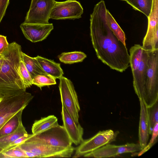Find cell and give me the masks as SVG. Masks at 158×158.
I'll return each instance as SVG.
<instances>
[{
    "label": "cell",
    "mask_w": 158,
    "mask_h": 158,
    "mask_svg": "<svg viewBox=\"0 0 158 158\" xmlns=\"http://www.w3.org/2000/svg\"><path fill=\"white\" fill-rule=\"evenodd\" d=\"M83 12L82 6L77 1H56L51 11L49 18L56 20L79 19L81 17Z\"/></svg>",
    "instance_id": "obj_10"
},
{
    "label": "cell",
    "mask_w": 158,
    "mask_h": 158,
    "mask_svg": "<svg viewBox=\"0 0 158 158\" xmlns=\"http://www.w3.org/2000/svg\"><path fill=\"white\" fill-rule=\"evenodd\" d=\"M21 60L32 79L38 75H48L42 69L35 57H31L22 52Z\"/></svg>",
    "instance_id": "obj_19"
},
{
    "label": "cell",
    "mask_w": 158,
    "mask_h": 158,
    "mask_svg": "<svg viewBox=\"0 0 158 158\" xmlns=\"http://www.w3.org/2000/svg\"><path fill=\"white\" fill-rule=\"evenodd\" d=\"M29 138L42 143L65 148L71 147L73 143L64 126L59 124L36 134H32Z\"/></svg>",
    "instance_id": "obj_8"
},
{
    "label": "cell",
    "mask_w": 158,
    "mask_h": 158,
    "mask_svg": "<svg viewBox=\"0 0 158 158\" xmlns=\"http://www.w3.org/2000/svg\"><path fill=\"white\" fill-rule=\"evenodd\" d=\"M25 37L32 42L46 39L53 29L52 23H29L23 22L20 26Z\"/></svg>",
    "instance_id": "obj_14"
},
{
    "label": "cell",
    "mask_w": 158,
    "mask_h": 158,
    "mask_svg": "<svg viewBox=\"0 0 158 158\" xmlns=\"http://www.w3.org/2000/svg\"><path fill=\"white\" fill-rule=\"evenodd\" d=\"M142 149L139 143H127L120 145L108 143L83 156L95 158L114 157L123 153L138 152Z\"/></svg>",
    "instance_id": "obj_12"
},
{
    "label": "cell",
    "mask_w": 158,
    "mask_h": 158,
    "mask_svg": "<svg viewBox=\"0 0 158 158\" xmlns=\"http://www.w3.org/2000/svg\"><path fill=\"white\" fill-rule=\"evenodd\" d=\"M130 66L133 78V86L139 99L143 100L148 66L149 51L135 44L129 50Z\"/></svg>",
    "instance_id": "obj_3"
},
{
    "label": "cell",
    "mask_w": 158,
    "mask_h": 158,
    "mask_svg": "<svg viewBox=\"0 0 158 158\" xmlns=\"http://www.w3.org/2000/svg\"><path fill=\"white\" fill-rule=\"evenodd\" d=\"M22 52L21 46L15 42L9 44L4 52L0 68V98L26 91L19 71Z\"/></svg>",
    "instance_id": "obj_2"
},
{
    "label": "cell",
    "mask_w": 158,
    "mask_h": 158,
    "mask_svg": "<svg viewBox=\"0 0 158 158\" xmlns=\"http://www.w3.org/2000/svg\"><path fill=\"white\" fill-rule=\"evenodd\" d=\"M59 79V88L61 103L75 122L78 123L80 107L73 83L70 80L63 76Z\"/></svg>",
    "instance_id": "obj_7"
},
{
    "label": "cell",
    "mask_w": 158,
    "mask_h": 158,
    "mask_svg": "<svg viewBox=\"0 0 158 158\" xmlns=\"http://www.w3.org/2000/svg\"><path fill=\"white\" fill-rule=\"evenodd\" d=\"M9 44L6 37L0 35V55L2 54L6 50Z\"/></svg>",
    "instance_id": "obj_32"
},
{
    "label": "cell",
    "mask_w": 158,
    "mask_h": 158,
    "mask_svg": "<svg viewBox=\"0 0 158 158\" xmlns=\"http://www.w3.org/2000/svg\"><path fill=\"white\" fill-rule=\"evenodd\" d=\"M140 113L139 129V143L143 149L147 145L150 130L147 113V106L141 99H139Z\"/></svg>",
    "instance_id": "obj_16"
},
{
    "label": "cell",
    "mask_w": 158,
    "mask_h": 158,
    "mask_svg": "<svg viewBox=\"0 0 158 158\" xmlns=\"http://www.w3.org/2000/svg\"><path fill=\"white\" fill-rule=\"evenodd\" d=\"M119 132L108 129L100 131L91 138L83 139L75 149L73 157L77 158L94 151L115 140Z\"/></svg>",
    "instance_id": "obj_9"
},
{
    "label": "cell",
    "mask_w": 158,
    "mask_h": 158,
    "mask_svg": "<svg viewBox=\"0 0 158 158\" xmlns=\"http://www.w3.org/2000/svg\"><path fill=\"white\" fill-rule=\"evenodd\" d=\"M10 0H0V23L6 13Z\"/></svg>",
    "instance_id": "obj_31"
},
{
    "label": "cell",
    "mask_w": 158,
    "mask_h": 158,
    "mask_svg": "<svg viewBox=\"0 0 158 158\" xmlns=\"http://www.w3.org/2000/svg\"><path fill=\"white\" fill-rule=\"evenodd\" d=\"M41 0H31L30 6H31L34 5L36 2Z\"/></svg>",
    "instance_id": "obj_33"
},
{
    "label": "cell",
    "mask_w": 158,
    "mask_h": 158,
    "mask_svg": "<svg viewBox=\"0 0 158 158\" xmlns=\"http://www.w3.org/2000/svg\"><path fill=\"white\" fill-rule=\"evenodd\" d=\"M35 58L42 69L48 75L59 79L63 76L64 72L60 63L39 56Z\"/></svg>",
    "instance_id": "obj_17"
},
{
    "label": "cell",
    "mask_w": 158,
    "mask_h": 158,
    "mask_svg": "<svg viewBox=\"0 0 158 158\" xmlns=\"http://www.w3.org/2000/svg\"><path fill=\"white\" fill-rule=\"evenodd\" d=\"M147 113L150 135L155 124L158 123V101L152 106L147 107Z\"/></svg>",
    "instance_id": "obj_26"
},
{
    "label": "cell",
    "mask_w": 158,
    "mask_h": 158,
    "mask_svg": "<svg viewBox=\"0 0 158 158\" xmlns=\"http://www.w3.org/2000/svg\"><path fill=\"white\" fill-rule=\"evenodd\" d=\"M23 150L34 153L36 158L70 157L75 148H65L42 143L27 138L18 145Z\"/></svg>",
    "instance_id": "obj_6"
},
{
    "label": "cell",
    "mask_w": 158,
    "mask_h": 158,
    "mask_svg": "<svg viewBox=\"0 0 158 158\" xmlns=\"http://www.w3.org/2000/svg\"><path fill=\"white\" fill-rule=\"evenodd\" d=\"M63 126L71 139L76 145L80 144L83 140V129L80 124L76 123L70 115L64 105L62 104L61 112Z\"/></svg>",
    "instance_id": "obj_15"
},
{
    "label": "cell",
    "mask_w": 158,
    "mask_h": 158,
    "mask_svg": "<svg viewBox=\"0 0 158 158\" xmlns=\"http://www.w3.org/2000/svg\"><path fill=\"white\" fill-rule=\"evenodd\" d=\"M136 10L143 13L147 17L152 8L153 0H125Z\"/></svg>",
    "instance_id": "obj_24"
},
{
    "label": "cell",
    "mask_w": 158,
    "mask_h": 158,
    "mask_svg": "<svg viewBox=\"0 0 158 158\" xmlns=\"http://www.w3.org/2000/svg\"><path fill=\"white\" fill-rule=\"evenodd\" d=\"M32 134L28 133L19 137L14 142L10 143L6 148L4 150L7 149L11 148L18 145L22 143L27 139L31 136Z\"/></svg>",
    "instance_id": "obj_30"
},
{
    "label": "cell",
    "mask_w": 158,
    "mask_h": 158,
    "mask_svg": "<svg viewBox=\"0 0 158 158\" xmlns=\"http://www.w3.org/2000/svg\"><path fill=\"white\" fill-rule=\"evenodd\" d=\"M107 10L103 0L94 8L90 18L91 42L98 58L111 69L122 73L130 66V55L126 45L110 28Z\"/></svg>",
    "instance_id": "obj_1"
},
{
    "label": "cell",
    "mask_w": 158,
    "mask_h": 158,
    "mask_svg": "<svg viewBox=\"0 0 158 158\" xmlns=\"http://www.w3.org/2000/svg\"><path fill=\"white\" fill-rule=\"evenodd\" d=\"M123 0V1H125V0Z\"/></svg>",
    "instance_id": "obj_35"
},
{
    "label": "cell",
    "mask_w": 158,
    "mask_h": 158,
    "mask_svg": "<svg viewBox=\"0 0 158 158\" xmlns=\"http://www.w3.org/2000/svg\"><path fill=\"white\" fill-rule=\"evenodd\" d=\"M55 0H39L30 7L24 22L29 23L48 24Z\"/></svg>",
    "instance_id": "obj_13"
},
{
    "label": "cell",
    "mask_w": 158,
    "mask_h": 158,
    "mask_svg": "<svg viewBox=\"0 0 158 158\" xmlns=\"http://www.w3.org/2000/svg\"><path fill=\"white\" fill-rule=\"evenodd\" d=\"M148 51V66L142 100L148 107L158 101V49Z\"/></svg>",
    "instance_id": "obj_5"
},
{
    "label": "cell",
    "mask_w": 158,
    "mask_h": 158,
    "mask_svg": "<svg viewBox=\"0 0 158 158\" xmlns=\"http://www.w3.org/2000/svg\"><path fill=\"white\" fill-rule=\"evenodd\" d=\"M19 71L26 88L30 87L32 85V79L22 60L20 63Z\"/></svg>",
    "instance_id": "obj_28"
},
{
    "label": "cell",
    "mask_w": 158,
    "mask_h": 158,
    "mask_svg": "<svg viewBox=\"0 0 158 158\" xmlns=\"http://www.w3.org/2000/svg\"><path fill=\"white\" fill-rule=\"evenodd\" d=\"M56 79L48 75L40 74L32 79V84L36 85L41 89L44 86L56 84Z\"/></svg>",
    "instance_id": "obj_25"
},
{
    "label": "cell",
    "mask_w": 158,
    "mask_h": 158,
    "mask_svg": "<svg viewBox=\"0 0 158 158\" xmlns=\"http://www.w3.org/2000/svg\"><path fill=\"white\" fill-rule=\"evenodd\" d=\"M1 153L4 158H27L24 151L19 145L3 150Z\"/></svg>",
    "instance_id": "obj_27"
},
{
    "label": "cell",
    "mask_w": 158,
    "mask_h": 158,
    "mask_svg": "<svg viewBox=\"0 0 158 158\" xmlns=\"http://www.w3.org/2000/svg\"><path fill=\"white\" fill-rule=\"evenodd\" d=\"M86 57V55L83 52L77 51L63 52L58 56L60 61L69 64L81 62Z\"/></svg>",
    "instance_id": "obj_22"
},
{
    "label": "cell",
    "mask_w": 158,
    "mask_h": 158,
    "mask_svg": "<svg viewBox=\"0 0 158 158\" xmlns=\"http://www.w3.org/2000/svg\"><path fill=\"white\" fill-rule=\"evenodd\" d=\"M106 17L108 25L116 37L126 45V37L124 32L117 23L109 10H107Z\"/></svg>",
    "instance_id": "obj_23"
},
{
    "label": "cell",
    "mask_w": 158,
    "mask_h": 158,
    "mask_svg": "<svg viewBox=\"0 0 158 158\" xmlns=\"http://www.w3.org/2000/svg\"><path fill=\"white\" fill-rule=\"evenodd\" d=\"M148 18L147 31L142 46L146 50L152 51L158 49V0H153L151 11Z\"/></svg>",
    "instance_id": "obj_11"
},
{
    "label": "cell",
    "mask_w": 158,
    "mask_h": 158,
    "mask_svg": "<svg viewBox=\"0 0 158 158\" xmlns=\"http://www.w3.org/2000/svg\"><path fill=\"white\" fill-rule=\"evenodd\" d=\"M158 123L155 125L152 133L151 139L148 143L141 151L137 153V156H140L149 150L156 143L157 139L158 134Z\"/></svg>",
    "instance_id": "obj_29"
},
{
    "label": "cell",
    "mask_w": 158,
    "mask_h": 158,
    "mask_svg": "<svg viewBox=\"0 0 158 158\" xmlns=\"http://www.w3.org/2000/svg\"><path fill=\"white\" fill-rule=\"evenodd\" d=\"M23 110L19 111L12 117L0 129V138L14 132L22 123V115Z\"/></svg>",
    "instance_id": "obj_20"
},
{
    "label": "cell",
    "mask_w": 158,
    "mask_h": 158,
    "mask_svg": "<svg viewBox=\"0 0 158 158\" xmlns=\"http://www.w3.org/2000/svg\"><path fill=\"white\" fill-rule=\"evenodd\" d=\"M57 118L54 115H50L35 120L31 128L32 134H36L58 125Z\"/></svg>",
    "instance_id": "obj_18"
},
{
    "label": "cell",
    "mask_w": 158,
    "mask_h": 158,
    "mask_svg": "<svg viewBox=\"0 0 158 158\" xmlns=\"http://www.w3.org/2000/svg\"><path fill=\"white\" fill-rule=\"evenodd\" d=\"M34 96L26 91L0 98V129L12 117L24 110Z\"/></svg>",
    "instance_id": "obj_4"
},
{
    "label": "cell",
    "mask_w": 158,
    "mask_h": 158,
    "mask_svg": "<svg viewBox=\"0 0 158 158\" xmlns=\"http://www.w3.org/2000/svg\"><path fill=\"white\" fill-rule=\"evenodd\" d=\"M27 133L22 122L21 123L14 132L0 138V147L4 150L15 140Z\"/></svg>",
    "instance_id": "obj_21"
},
{
    "label": "cell",
    "mask_w": 158,
    "mask_h": 158,
    "mask_svg": "<svg viewBox=\"0 0 158 158\" xmlns=\"http://www.w3.org/2000/svg\"><path fill=\"white\" fill-rule=\"evenodd\" d=\"M3 150V149L1 147H0V154L2 152Z\"/></svg>",
    "instance_id": "obj_34"
}]
</instances>
